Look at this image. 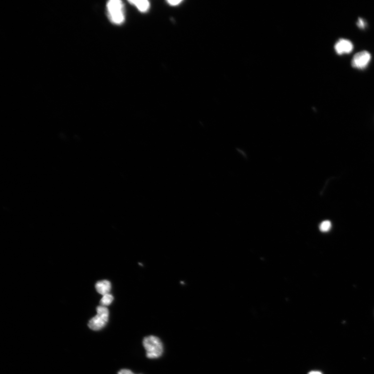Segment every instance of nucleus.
<instances>
[{
	"label": "nucleus",
	"mask_w": 374,
	"mask_h": 374,
	"mask_svg": "<svg viewBox=\"0 0 374 374\" xmlns=\"http://www.w3.org/2000/svg\"><path fill=\"white\" fill-rule=\"evenodd\" d=\"M143 345L146 351V355L148 358H158L164 352L162 341L156 336L145 337L143 340Z\"/></svg>",
	"instance_id": "nucleus-2"
},
{
	"label": "nucleus",
	"mask_w": 374,
	"mask_h": 374,
	"mask_svg": "<svg viewBox=\"0 0 374 374\" xmlns=\"http://www.w3.org/2000/svg\"><path fill=\"white\" fill-rule=\"evenodd\" d=\"M129 2L134 5L141 12H147L149 9L150 3L146 0H141V1L133 0V1H129Z\"/></svg>",
	"instance_id": "nucleus-7"
},
{
	"label": "nucleus",
	"mask_w": 374,
	"mask_h": 374,
	"mask_svg": "<svg viewBox=\"0 0 374 374\" xmlns=\"http://www.w3.org/2000/svg\"><path fill=\"white\" fill-rule=\"evenodd\" d=\"M97 314L89 320L88 327L93 331H99L107 324L109 319V311L106 307L100 306L97 308Z\"/></svg>",
	"instance_id": "nucleus-3"
},
{
	"label": "nucleus",
	"mask_w": 374,
	"mask_h": 374,
	"mask_svg": "<svg viewBox=\"0 0 374 374\" xmlns=\"http://www.w3.org/2000/svg\"><path fill=\"white\" fill-rule=\"evenodd\" d=\"M182 1H177V0H175V1H168L167 2L168 4L172 6H176L178 4H180Z\"/></svg>",
	"instance_id": "nucleus-12"
},
{
	"label": "nucleus",
	"mask_w": 374,
	"mask_h": 374,
	"mask_svg": "<svg viewBox=\"0 0 374 374\" xmlns=\"http://www.w3.org/2000/svg\"><path fill=\"white\" fill-rule=\"evenodd\" d=\"M308 374H322L321 372L318 371H312L308 373Z\"/></svg>",
	"instance_id": "nucleus-13"
},
{
	"label": "nucleus",
	"mask_w": 374,
	"mask_h": 374,
	"mask_svg": "<svg viewBox=\"0 0 374 374\" xmlns=\"http://www.w3.org/2000/svg\"><path fill=\"white\" fill-rule=\"evenodd\" d=\"M332 228L331 222L329 221H325L322 222L320 225V230L322 232H327L329 231Z\"/></svg>",
	"instance_id": "nucleus-9"
},
{
	"label": "nucleus",
	"mask_w": 374,
	"mask_h": 374,
	"mask_svg": "<svg viewBox=\"0 0 374 374\" xmlns=\"http://www.w3.org/2000/svg\"><path fill=\"white\" fill-rule=\"evenodd\" d=\"M357 25L361 29H364L366 26V23L362 19H359L357 21Z\"/></svg>",
	"instance_id": "nucleus-10"
},
{
	"label": "nucleus",
	"mask_w": 374,
	"mask_h": 374,
	"mask_svg": "<svg viewBox=\"0 0 374 374\" xmlns=\"http://www.w3.org/2000/svg\"><path fill=\"white\" fill-rule=\"evenodd\" d=\"M353 48V43L349 40L344 39L338 41L335 45V50L339 55L351 53Z\"/></svg>",
	"instance_id": "nucleus-5"
},
{
	"label": "nucleus",
	"mask_w": 374,
	"mask_h": 374,
	"mask_svg": "<svg viewBox=\"0 0 374 374\" xmlns=\"http://www.w3.org/2000/svg\"><path fill=\"white\" fill-rule=\"evenodd\" d=\"M97 292L103 296L109 294L111 290V284L108 280H102L97 282L95 285Z\"/></svg>",
	"instance_id": "nucleus-6"
},
{
	"label": "nucleus",
	"mask_w": 374,
	"mask_h": 374,
	"mask_svg": "<svg viewBox=\"0 0 374 374\" xmlns=\"http://www.w3.org/2000/svg\"><path fill=\"white\" fill-rule=\"evenodd\" d=\"M118 374H135L131 370L124 369L120 371Z\"/></svg>",
	"instance_id": "nucleus-11"
},
{
	"label": "nucleus",
	"mask_w": 374,
	"mask_h": 374,
	"mask_svg": "<svg viewBox=\"0 0 374 374\" xmlns=\"http://www.w3.org/2000/svg\"><path fill=\"white\" fill-rule=\"evenodd\" d=\"M108 18L116 25H120L125 20V6L120 0H111L107 4Z\"/></svg>",
	"instance_id": "nucleus-1"
},
{
	"label": "nucleus",
	"mask_w": 374,
	"mask_h": 374,
	"mask_svg": "<svg viewBox=\"0 0 374 374\" xmlns=\"http://www.w3.org/2000/svg\"><path fill=\"white\" fill-rule=\"evenodd\" d=\"M371 59V54L368 52H360L354 56L352 61V66L357 69L365 68L368 66Z\"/></svg>",
	"instance_id": "nucleus-4"
},
{
	"label": "nucleus",
	"mask_w": 374,
	"mask_h": 374,
	"mask_svg": "<svg viewBox=\"0 0 374 374\" xmlns=\"http://www.w3.org/2000/svg\"><path fill=\"white\" fill-rule=\"evenodd\" d=\"M113 299V296L110 294L104 295L100 302L101 306L105 307L110 305L112 303Z\"/></svg>",
	"instance_id": "nucleus-8"
}]
</instances>
